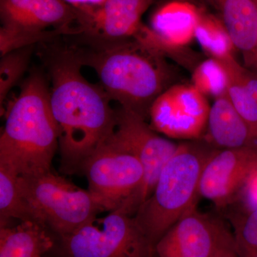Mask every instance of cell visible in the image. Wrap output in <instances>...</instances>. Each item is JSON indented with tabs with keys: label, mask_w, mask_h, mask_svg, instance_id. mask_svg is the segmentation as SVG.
Masks as SVG:
<instances>
[{
	"label": "cell",
	"mask_w": 257,
	"mask_h": 257,
	"mask_svg": "<svg viewBox=\"0 0 257 257\" xmlns=\"http://www.w3.org/2000/svg\"><path fill=\"white\" fill-rule=\"evenodd\" d=\"M50 65V106L59 130L61 170L82 172L83 166L114 133L116 111L101 87L84 78L78 54L67 51Z\"/></svg>",
	"instance_id": "1"
},
{
	"label": "cell",
	"mask_w": 257,
	"mask_h": 257,
	"mask_svg": "<svg viewBox=\"0 0 257 257\" xmlns=\"http://www.w3.org/2000/svg\"><path fill=\"white\" fill-rule=\"evenodd\" d=\"M59 130L50 106V89L39 72L30 74L6 113L0 137V166L20 177L51 170Z\"/></svg>",
	"instance_id": "2"
},
{
	"label": "cell",
	"mask_w": 257,
	"mask_h": 257,
	"mask_svg": "<svg viewBox=\"0 0 257 257\" xmlns=\"http://www.w3.org/2000/svg\"><path fill=\"white\" fill-rule=\"evenodd\" d=\"M135 40L103 42L78 56L95 71L111 101L146 119L153 101L168 88L170 72L161 54Z\"/></svg>",
	"instance_id": "3"
},
{
	"label": "cell",
	"mask_w": 257,
	"mask_h": 257,
	"mask_svg": "<svg viewBox=\"0 0 257 257\" xmlns=\"http://www.w3.org/2000/svg\"><path fill=\"white\" fill-rule=\"evenodd\" d=\"M214 150L197 144L179 145L161 172L152 195L134 215L155 248L162 236L197 206L203 170Z\"/></svg>",
	"instance_id": "4"
},
{
	"label": "cell",
	"mask_w": 257,
	"mask_h": 257,
	"mask_svg": "<svg viewBox=\"0 0 257 257\" xmlns=\"http://www.w3.org/2000/svg\"><path fill=\"white\" fill-rule=\"evenodd\" d=\"M24 197L42 224L59 237L71 234L104 211L89 191L48 171L20 177Z\"/></svg>",
	"instance_id": "5"
},
{
	"label": "cell",
	"mask_w": 257,
	"mask_h": 257,
	"mask_svg": "<svg viewBox=\"0 0 257 257\" xmlns=\"http://www.w3.org/2000/svg\"><path fill=\"white\" fill-rule=\"evenodd\" d=\"M0 52L60 34L82 33V13L62 0H0Z\"/></svg>",
	"instance_id": "6"
},
{
	"label": "cell",
	"mask_w": 257,
	"mask_h": 257,
	"mask_svg": "<svg viewBox=\"0 0 257 257\" xmlns=\"http://www.w3.org/2000/svg\"><path fill=\"white\" fill-rule=\"evenodd\" d=\"M60 257H155V246L135 216L116 209L60 238Z\"/></svg>",
	"instance_id": "7"
},
{
	"label": "cell",
	"mask_w": 257,
	"mask_h": 257,
	"mask_svg": "<svg viewBox=\"0 0 257 257\" xmlns=\"http://www.w3.org/2000/svg\"><path fill=\"white\" fill-rule=\"evenodd\" d=\"M113 133L88 159L82 170L88 181V190L103 210L109 212L122 207L133 198L144 177L138 157Z\"/></svg>",
	"instance_id": "8"
},
{
	"label": "cell",
	"mask_w": 257,
	"mask_h": 257,
	"mask_svg": "<svg viewBox=\"0 0 257 257\" xmlns=\"http://www.w3.org/2000/svg\"><path fill=\"white\" fill-rule=\"evenodd\" d=\"M116 111V127L113 135L125 149L138 157L143 167V180L138 192L118 209L134 216L152 195L161 172L179 145L159 136L147 124L146 119L133 111L122 107Z\"/></svg>",
	"instance_id": "9"
},
{
	"label": "cell",
	"mask_w": 257,
	"mask_h": 257,
	"mask_svg": "<svg viewBox=\"0 0 257 257\" xmlns=\"http://www.w3.org/2000/svg\"><path fill=\"white\" fill-rule=\"evenodd\" d=\"M211 106L202 93L194 86L176 84L157 96L149 116L155 131L171 138L194 140L207 127Z\"/></svg>",
	"instance_id": "10"
},
{
	"label": "cell",
	"mask_w": 257,
	"mask_h": 257,
	"mask_svg": "<svg viewBox=\"0 0 257 257\" xmlns=\"http://www.w3.org/2000/svg\"><path fill=\"white\" fill-rule=\"evenodd\" d=\"M234 234L219 218L201 212L194 206L155 245L157 257H213Z\"/></svg>",
	"instance_id": "11"
},
{
	"label": "cell",
	"mask_w": 257,
	"mask_h": 257,
	"mask_svg": "<svg viewBox=\"0 0 257 257\" xmlns=\"http://www.w3.org/2000/svg\"><path fill=\"white\" fill-rule=\"evenodd\" d=\"M256 166L257 147L214 150L203 170L199 196L216 207H226Z\"/></svg>",
	"instance_id": "12"
},
{
	"label": "cell",
	"mask_w": 257,
	"mask_h": 257,
	"mask_svg": "<svg viewBox=\"0 0 257 257\" xmlns=\"http://www.w3.org/2000/svg\"><path fill=\"white\" fill-rule=\"evenodd\" d=\"M201 16L192 5L172 2L157 10L151 28H141L133 38L151 50L164 52L186 46L195 38Z\"/></svg>",
	"instance_id": "13"
},
{
	"label": "cell",
	"mask_w": 257,
	"mask_h": 257,
	"mask_svg": "<svg viewBox=\"0 0 257 257\" xmlns=\"http://www.w3.org/2000/svg\"><path fill=\"white\" fill-rule=\"evenodd\" d=\"M153 0H106L99 8L83 13L82 33L102 42L134 37L141 28V18Z\"/></svg>",
	"instance_id": "14"
},
{
	"label": "cell",
	"mask_w": 257,
	"mask_h": 257,
	"mask_svg": "<svg viewBox=\"0 0 257 257\" xmlns=\"http://www.w3.org/2000/svg\"><path fill=\"white\" fill-rule=\"evenodd\" d=\"M246 68L257 73V0H214Z\"/></svg>",
	"instance_id": "15"
},
{
	"label": "cell",
	"mask_w": 257,
	"mask_h": 257,
	"mask_svg": "<svg viewBox=\"0 0 257 257\" xmlns=\"http://www.w3.org/2000/svg\"><path fill=\"white\" fill-rule=\"evenodd\" d=\"M208 138L221 149L257 147V136L227 95L214 99L207 123Z\"/></svg>",
	"instance_id": "16"
},
{
	"label": "cell",
	"mask_w": 257,
	"mask_h": 257,
	"mask_svg": "<svg viewBox=\"0 0 257 257\" xmlns=\"http://www.w3.org/2000/svg\"><path fill=\"white\" fill-rule=\"evenodd\" d=\"M55 244L47 226L35 221L0 227V257H44Z\"/></svg>",
	"instance_id": "17"
},
{
	"label": "cell",
	"mask_w": 257,
	"mask_h": 257,
	"mask_svg": "<svg viewBox=\"0 0 257 257\" xmlns=\"http://www.w3.org/2000/svg\"><path fill=\"white\" fill-rule=\"evenodd\" d=\"M18 178L13 171L0 166V227L10 226L13 220L42 224L24 197Z\"/></svg>",
	"instance_id": "18"
},
{
	"label": "cell",
	"mask_w": 257,
	"mask_h": 257,
	"mask_svg": "<svg viewBox=\"0 0 257 257\" xmlns=\"http://www.w3.org/2000/svg\"><path fill=\"white\" fill-rule=\"evenodd\" d=\"M195 39L211 58L224 62L235 58L236 50L224 24L209 17L201 16Z\"/></svg>",
	"instance_id": "19"
},
{
	"label": "cell",
	"mask_w": 257,
	"mask_h": 257,
	"mask_svg": "<svg viewBox=\"0 0 257 257\" xmlns=\"http://www.w3.org/2000/svg\"><path fill=\"white\" fill-rule=\"evenodd\" d=\"M192 85L204 96H211L214 99L227 95L229 72L221 61L210 57L194 69Z\"/></svg>",
	"instance_id": "20"
},
{
	"label": "cell",
	"mask_w": 257,
	"mask_h": 257,
	"mask_svg": "<svg viewBox=\"0 0 257 257\" xmlns=\"http://www.w3.org/2000/svg\"><path fill=\"white\" fill-rule=\"evenodd\" d=\"M32 46L12 51L2 56L0 61V103L1 106L11 89L18 84L28 68Z\"/></svg>",
	"instance_id": "21"
},
{
	"label": "cell",
	"mask_w": 257,
	"mask_h": 257,
	"mask_svg": "<svg viewBox=\"0 0 257 257\" xmlns=\"http://www.w3.org/2000/svg\"><path fill=\"white\" fill-rule=\"evenodd\" d=\"M227 70L229 75L228 97L257 136V101L248 94L234 74L229 69Z\"/></svg>",
	"instance_id": "22"
},
{
	"label": "cell",
	"mask_w": 257,
	"mask_h": 257,
	"mask_svg": "<svg viewBox=\"0 0 257 257\" xmlns=\"http://www.w3.org/2000/svg\"><path fill=\"white\" fill-rule=\"evenodd\" d=\"M231 222L236 244L257 249V208L233 217Z\"/></svg>",
	"instance_id": "23"
},
{
	"label": "cell",
	"mask_w": 257,
	"mask_h": 257,
	"mask_svg": "<svg viewBox=\"0 0 257 257\" xmlns=\"http://www.w3.org/2000/svg\"><path fill=\"white\" fill-rule=\"evenodd\" d=\"M234 74L243 88L257 101V73L243 67L236 58L221 62Z\"/></svg>",
	"instance_id": "24"
},
{
	"label": "cell",
	"mask_w": 257,
	"mask_h": 257,
	"mask_svg": "<svg viewBox=\"0 0 257 257\" xmlns=\"http://www.w3.org/2000/svg\"><path fill=\"white\" fill-rule=\"evenodd\" d=\"M238 195L245 211L257 208V166L248 175Z\"/></svg>",
	"instance_id": "25"
},
{
	"label": "cell",
	"mask_w": 257,
	"mask_h": 257,
	"mask_svg": "<svg viewBox=\"0 0 257 257\" xmlns=\"http://www.w3.org/2000/svg\"><path fill=\"white\" fill-rule=\"evenodd\" d=\"M62 1L82 13H89L101 7L106 0H62Z\"/></svg>",
	"instance_id": "26"
},
{
	"label": "cell",
	"mask_w": 257,
	"mask_h": 257,
	"mask_svg": "<svg viewBox=\"0 0 257 257\" xmlns=\"http://www.w3.org/2000/svg\"><path fill=\"white\" fill-rule=\"evenodd\" d=\"M213 257H241L236 248L235 239L234 241L225 245Z\"/></svg>",
	"instance_id": "27"
},
{
	"label": "cell",
	"mask_w": 257,
	"mask_h": 257,
	"mask_svg": "<svg viewBox=\"0 0 257 257\" xmlns=\"http://www.w3.org/2000/svg\"><path fill=\"white\" fill-rule=\"evenodd\" d=\"M238 252L241 257H257V249L243 247L236 244Z\"/></svg>",
	"instance_id": "28"
}]
</instances>
